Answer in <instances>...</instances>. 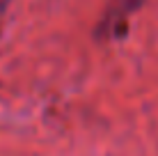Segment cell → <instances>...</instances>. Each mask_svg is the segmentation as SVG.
<instances>
[{"mask_svg":"<svg viewBox=\"0 0 158 156\" xmlns=\"http://www.w3.org/2000/svg\"><path fill=\"white\" fill-rule=\"evenodd\" d=\"M140 5V0H110V7L106 12V19L101 23V32L108 35H117L126 28L128 16L135 12V7Z\"/></svg>","mask_w":158,"mask_h":156,"instance_id":"cell-1","label":"cell"}]
</instances>
